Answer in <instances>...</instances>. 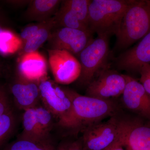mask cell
<instances>
[{
  "label": "cell",
  "instance_id": "22",
  "mask_svg": "<svg viewBox=\"0 0 150 150\" xmlns=\"http://www.w3.org/2000/svg\"><path fill=\"white\" fill-rule=\"evenodd\" d=\"M50 143H40L18 139L3 150H55Z\"/></svg>",
  "mask_w": 150,
  "mask_h": 150
},
{
  "label": "cell",
  "instance_id": "28",
  "mask_svg": "<svg viewBox=\"0 0 150 150\" xmlns=\"http://www.w3.org/2000/svg\"><path fill=\"white\" fill-rule=\"evenodd\" d=\"M30 2V1H6V2L10 4L13 5L17 6H22L27 5H28V4Z\"/></svg>",
  "mask_w": 150,
  "mask_h": 150
},
{
  "label": "cell",
  "instance_id": "9",
  "mask_svg": "<svg viewBox=\"0 0 150 150\" xmlns=\"http://www.w3.org/2000/svg\"><path fill=\"white\" fill-rule=\"evenodd\" d=\"M40 99L43 106L61 122L71 108V99L63 88L47 79L39 83Z\"/></svg>",
  "mask_w": 150,
  "mask_h": 150
},
{
  "label": "cell",
  "instance_id": "14",
  "mask_svg": "<svg viewBox=\"0 0 150 150\" xmlns=\"http://www.w3.org/2000/svg\"><path fill=\"white\" fill-rule=\"evenodd\" d=\"M47 62L38 51L24 54L20 59L16 75L30 81L38 84L47 79Z\"/></svg>",
  "mask_w": 150,
  "mask_h": 150
},
{
  "label": "cell",
  "instance_id": "10",
  "mask_svg": "<svg viewBox=\"0 0 150 150\" xmlns=\"http://www.w3.org/2000/svg\"><path fill=\"white\" fill-rule=\"evenodd\" d=\"M16 109L24 110L38 106L40 99L39 84L16 75L8 86Z\"/></svg>",
  "mask_w": 150,
  "mask_h": 150
},
{
  "label": "cell",
  "instance_id": "12",
  "mask_svg": "<svg viewBox=\"0 0 150 150\" xmlns=\"http://www.w3.org/2000/svg\"><path fill=\"white\" fill-rule=\"evenodd\" d=\"M122 141L128 150H150V127L137 121L122 118Z\"/></svg>",
  "mask_w": 150,
  "mask_h": 150
},
{
  "label": "cell",
  "instance_id": "4",
  "mask_svg": "<svg viewBox=\"0 0 150 150\" xmlns=\"http://www.w3.org/2000/svg\"><path fill=\"white\" fill-rule=\"evenodd\" d=\"M109 54V38L98 36L88 43L80 54V76L78 84L87 87L96 75L106 67Z\"/></svg>",
  "mask_w": 150,
  "mask_h": 150
},
{
  "label": "cell",
  "instance_id": "17",
  "mask_svg": "<svg viewBox=\"0 0 150 150\" xmlns=\"http://www.w3.org/2000/svg\"><path fill=\"white\" fill-rule=\"evenodd\" d=\"M54 17L56 28V27H66L83 31H91L88 27L83 23L78 18L76 14L65 6L62 1L60 8Z\"/></svg>",
  "mask_w": 150,
  "mask_h": 150
},
{
  "label": "cell",
  "instance_id": "5",
  "mask_svg": "<svg viewBox=\"0 0 150 150\" xmlns=\"http://www.w3.org/2000/svg\"><path fill=\"white\" fill-rule=\"evenodd\" d=\"M82 132L86 150H107L122 139V120L114 115L106 122L93 124Z\"/></svg>",
  "mask_w": 150,
  "mask_h": 150
},
{
  "label": "cell",
  "instance_id": "32",
  "mask_svg": "<svg viewBox=\"0 0 150 150\" xmlns=\"http://www.w3.org/2000/svg\"><path fill=\"white\" fill-rule=\"evenodd\" d=\"M55 150H56V149H55Z\"/></svg>",
  "mask_w": 150,
  "mask_h": 150
},
{
  "label": "cell",
  "instance_id": "15",
  "mask_svg": "<svg viewBox=\"0 0 150 150\" xmlns=\"http://www.w3.org/2000/svg\"><path fill=\"white\" fill-rule=\"evenodd\" d=\"M62 1L31 0L24 13V18L28 21L38 23L47 21L55 15Z\"/></svg>",
  "mask_w": 150,
  "mask_h": 150
},
{
  "label": "cell",
  "instance_id": "6",
  "mask_svg": "<svg viewBox=\"0 0 150 150\" xmlns=\"http://www.w3.org/2000/svg\"><path fill=\"white\" fill-rule=\"evenodd\" d=\"M127 83V76L105 67L87 87L86 96L98 99L112 100L122 95Z\"/></svg>",
  "mask_w": 150,
  "mask_h": 150
},
{
  "label": "cell",
  "instance_id": "16",
  "mask_svg": "<svg viewBox=\"0 0 150 150\" xmlns=\"http://www.w3.org/2000/svg\"><path fill=\"white\" fill-rule=\"evenodd\" d=\"M23 131L19 139L40 143H50L43 139L39 131L35 107L24 110L22 116Z\"/></svg>",
  "mask_w": 150,
  "mask_h": 150
},
{
  "label": "cell",
  "instance_id": "23",
  "mask_svg": "<svg viewBox=\"0 0 150 150\" xmlns=\"http://www.w3.org/2000/svg\"><path fill=\"white\" fill-rule=\"evenodd\" d=\"M15 108L8 87L0 83V116Z\"/></svg>",
  "mask_w": 150,
  "mask_h": 150
},
{
  "label": "cell",
  "instance_id": "3",
  "mask_svg": "<svg viewBox=\"0 0 150 150\" xmlns=\"http://www.w3.org/2000/svg\"><path fill=\"white\" fill-rule=\"evenodd\" d=\"M150 32V0H133L115 36V48L125 49Z\"/></svg>",
  "mask_w": 150,
  "mask_h": 150
},
{
  "label": "cell",
  "instance_id": "25",
  "mask_svg": "<svg viewBox=\"0 0 150 150\" xmlns=\"http://www.w3.org/2000/svg\"><path fill=\"white\" fill-rule=\"evenodd\" d=\"M140 82L150 97V64L144 65L139 71Z\"/></svg>",
  "mask_w": 150,
  "mask_h": 150
},
{
  "label": "cell",
  "instance_id": "11",
  "mask_svg": "<svg viewBox=\"0 0 150 150\" xmlns=\"http://www.w3.org/2000/svg\"><path fill=\"white\" fill-rule=\"evenodd\" d=\"M119 69L139 71L144 65L150 64V32L138 44L123 52L115 59Z\"/></svg>",
  "mask_w": 150,
  "mask_h": 150
},
{
  "label": "cell",
  "instance_id": "26",
  "mask_svg": "<svg viewBox=\"0 0 150 150\" xmlns=\"http://www.w3.org/2000/svg\"><path fill=\"white\" fill-rule=\"evenodd\" d=\"M11 33L6 30L0 33V53L5 54L7 50L6 44L8 41L11 39Z\"/></svg>",
  "mask_w": 150,
  "mask_h": 150
},
{
  "label": "cell",
  "instance_id": "29",
  "mask_svg": "<svg viewBox=\"0 0 150 150\" xmlns=\"http://www.w3.org/2000/svg\"><path fill=\"white\" fill-rule=\"evenodd\" d=\"M125 147H126V146L123 144L121 139V141L120 142L107 150H126L124 149Z\"/></svg>",
  "mask_w": 150,
  "mask_h": 150
},
{
  "label": "cell",
  "instance_id": "27",
  "mask_svg": "<svg viewBox=\"0 0 150 150\" xmlns=\"http://www.w3.org/2000/svg\"><path fill=\"white\" fill-rule=\"evenodd\" d=\"M70 150H86L84 147L82 139L71 143Z\"/></svg>",
  "mask_w": 150,
  "mask_h": 150
},
{
  "label": "cell",
  "instance_id": "1",
  "mask_svg": "<svg viewBox=\"0 0 150 150\" xmlns=\"http://www.w3.org/2000/svg\"><path fill=\"white\" fill-rule=\"evenodd\" d=\"M72 102L71 108L59 126L72 134L82 132L103 119L114 115L118 107L112 100H102L83 96L72 90L63 88Z\"/></svg>",
  "mask_w": 150,
  "mask_h": 150
},
{
  "label": "cell",
  "instance_id": "21",
  "mask_svg": "<svg viewBox=\"0 0 150 150\" xmlns=\"http://www.w3.org/2000/svg\"><path fill=\"white\" fill-rule=\"evenodd\" d=\"M62 2L77 16L83 23L88 27L90 0H66Z\"/></svg>",
  "mask_w": 150,
  "mask_h": 150
},
{
  "label": "cell",
  "instance_id": "31",
  "mask_svg": "<svg viewBox=\"0 0 150 150\" xmlns=\"http://www.w3.org/2000/svg\"><path fill=\"white\" fill-rule=\"evenodd\" d=\"M1 17H0V33L2 32L3 30H6L4 27V24L3 23L2 20L1 19Z\"/></svg>",
  "mask_w": 150,
  "mask_h": 150
},
{
  "label": "cell",
  "instance_id": "30",
  "mask_svg": "<svg viewBox=\"0 0 150 150\" xmlns=\"http://www.w3.org/2000/svg\"><path fill=\"white\" fill-rule=\"evenodd\" d=\"M71 143H65L59 146L57 149L56 150H70Z\"/></svg>",
  "mask_w": 150,
  "mask_h": 150
},
{
  "label": "cell",
  "instance_id": "19",
  "mask_svg": "<svg viewBox=\"0 0 150 150\" xmlns=\"http://www.w3.org/2000/svg\"><path fill=\"white\" fill-rule=\"evenodd\" d=\"M18 118L16 109L0 116V147L13 135L18 124Z\"/></svg>",
  "mask_w": 150,
  "mask_h": 150
},
{
  "label": "cell",
  "instance_id": "2",
  "mask_svg": "<svg viewBox=\"0 0 150 150\" xmlns=\"http://www.w3.org/2000/svg\"><path fill=\"white\" fill-rule=\"evenodd\" d=\"M133 0H92L89 6L88 27L93 33L109 38L116 35Z\"/></svg>",
  "mask_w": 150,
  "mask_h": 150
},
{
  "label": "cell",
  "instance_id": "24",
  "mask_svg": "<svg viewBox=\"0 0 150 150\" xmlns=\"http://www.w3.org/2000/svg\"><path fill=\"white\" fill-rule=\"evenodd\" d=\"M47 21L43 22L37 23L36 24L28 25L25 28L20 34L21 38L24 43H25L28 40L32 37L33 35H35L40 28L45 25Z\"/></svg>",
  "mask_w": 150,
  "mask_h": 150
},
{
  "label": "cell",
  "instance_id": "20",
  "mask_svg": "<svg viewBox=\"0 0 150 150\" xmlns=\"http://www.w3.org/2000/svg\"><path fill=\"white\" fill-rule=\"evenodd\" d=\"M35 115L39 131L43 139L49 142L50 133L54 126V116L45 107H35Z\"/></svg>",
  "mask_w": 150,
  "mask_h": 150
},
{
  "label": "cell",
  "instance_id": "13",
  "mask_svg": "<svg viewBox=\"0 0 150 150\" xmlns=\"http://www.w3.org/2000/svg\"><path fill=\"white\" fill-rule=\"evenodd\" d=\"M122 96L126 108L150 117V97L141 83L127 76V83Z\"/></svg>",
  "mask_w": 150,
  "mask_h": 150
},
{
  "label": "cell",
  "instance_id": "8",
  "mask_svg": "<svg viewBox=\"0 0 150 150\" xmlns=\"http://www.w3.org/2000/svg\"><path fill=\"white\" fill-rule=\"evenodd\" d=\"M48 40L49 49L65 50L79 57L81 51L93 39L89 31L66 27L57 28Z\"/></svg>",
  "mask_w": 150,
  "mask_h": 150
},
{
  "label": "cell",
  "instance_id": "7",
  "mask_svg": "<svg viewBox=\"0 0 150 150\" xmlns=\"http://www.w3.org/2000/svg\"><path fill=\"white\" fill-rule=\"evenodd\" d=\"M47 51L49 67L56 83L68 85L77 80L81 68L74 55L65 50L48 49Z\"/></svg>",
  "mask_w": 150,
  "mask_h": 150
},
{
  "label": "cell",
  "instance_id": "18",
  "mask_svg": "<svg viewBox=\"0 0 150 150\" xmlns=\"http://www.w3.org/2000/svg\"><path fill=\"white\" fill-rule=\"evenodd\" d=\"M56 28V23L54 16L46 22L43 27L24 43V54L37 51L39 47L48 40L53 28Z\"/></svg>",
  "mask_w": 150,
  "mask_h": 150
}]
</instances>
